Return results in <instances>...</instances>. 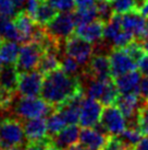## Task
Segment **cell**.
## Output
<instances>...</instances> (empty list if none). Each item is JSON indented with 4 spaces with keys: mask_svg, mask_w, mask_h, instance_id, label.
Returning a JSON list of instances; mask_svg holds the SVG:
<instances>
[{
    "mask_svg": "<svg viewBox=\"0 0 148 150\" xmlns=\"http://www.w3.org/2000/svg\"><path fill=\"white\" fill-rule=\"evenodd\" d=\"M75 34L83 38L91 43H98L103 38V30H105V23L100 21L99 19H96L94 21L89 22L87 24H83L76 26Z\"/></svg>",
    "mask_w": 148,
    "mask_h": 150,
    "instance_id": "obj_20",
    "label": "cell"
},
{
    "mask_svg": "<svg viewBox=\"0 0 148 150\" xmlns=\"http://www.w3.org/2000/svg\"><path fill=\"white\" fill-rule=\"evenodd\" d=\"M68 150H91V149H88V148H86V147H84L83 145H81V144H75V145H73V146H71Z\"/></svg>",
    "mask_w": 148,
    "mask_h": 150,
    "instance_id": "obj_43",
    "label": "cell"
},
{
    "mask_svg": "<svg viewBox=\"0 0 148 150\" xmlns=\"http://www.w3.org/2000/svg\"><path fill=\"white\" fill-rule=\"evenodd\" d=\"M64 50L68 56L74 58L81 66H83L88 64L93 57L94 46L91 42L75 34L66 40Z\"/></svg>",
    "mask_w": 148,
    "mask_h": 150,
    "instance_id": "obj_8",
    "label": "cell"
},
{
    "mask_svg": "<svg viewBox=\"0 0 148 150\" xmlns=\"http://www.w3.org/2000/svg\"><path fill=\"white\" fill-rule=\"evenodd\" d=\"M145 101L146 100H143L138 93H126V94L120 93L114 104L123 113L125 118L132 122V125H138L137 114Z\"/></svg>",
    "mask_w": 148,
    "mask_h": 150,
    "instance_id": "obj_12",
    "label": "cell"
},
{
    "mask_svg": "<svg viewBox=\"0 0 148 150\" xmlns=\"http://www.w3.org/2000/svg\"><path fill=\"white\" fill-rule=\"evenodd\" d=\"M46 121H47V129H48V136L49 137L57 135L59 132H61L64 127L68 126L64 117L62 116L60 111L57 108H54V111L50 114Z\"/></svg>",
    "mask_w": 148,
    "mask_h": 150,
    "instance_id": "obj_26",
    "label": "cell"
},
{
    "mask_svg": "<svg viewBox=\"0 0 148 150\" xmlns=\"http://www.w3.org/2000/svg\"><path fill=\"white\" fill-rule=\"evenodd\" d=\"M0 112H1V108H0Z\"/></svg>",
    "mask_w": 148,
    "mask_h": 150,
    "instance_id": "obj_50",
    "label": "cell"
},
{
    "mask_svg": "<svg viewBox=\"0 0 148 150\" xmlns=\"http://www.w3.org/2000/svg\"><path fill=\"white\" fill-rule=\"evenodd\" d=\"M80 64L75 60L74 58L70 56H64L61 59V64H60V68L66 72V75L72 76V77H77L78 72H80Z\"/></svg>",
    "mask_w": 148,
    "mask_h": 150,
    "instance_id": "obj_29",
    "label": "cell"
},
{
    "mask_svg": "<svg viewBox=\"0 0 148 150\" xmlns=\"http://www.w3.org/2000/svg\"><path fill=\"white\" fill-rule=\"evenodd\" d=\"M97 11H98V19L103 21L105 24L110 21V19L113 16V9L111 7L109 1H98L97 4Z\"/></svg>",
    "mask_w": 148,
    "mask_h": 150,
    "instance_id": "obj_31",
    "label": "cell"
},
{
    "mask_svg": "<svg viewBox=\"0 0 148 150\" xmlns=\"http://www.w3.org/2000/svg\"><path fill=\"white\" fill-rule=\"evenodd\" d=\"M40 2L41 1H39V0H26V2H25V11L33 18Z\"/></svg>",
    "mask_w": 148,
    "mask_h": 150,
    "instance_id": "obj_38",
    "label": "cell"
},
{
    "mask_svg": "<svg viewBox=\"0 0 148 150\" xmlns=\"http://www.w3.org/2000/svg\"><path fill=\"white\" fill-rule=\"evenodd\" d=\"M44 53L45 48L40 43L36 41L24 43V45L20 47L19 56L15 62L19 72H26L37 69Z\"/></svg>",
    "mask_w": 148,
    "mask_h": 150,
    "instance_id": "obj_5",
    "label": "cell"
},
{
    "mask_svg": "<svg viewBox=\"0 0 148 150\" xmlns=\"http://www.w3.org/2000/svg\"><path fill=\"white\" fill-rule=\"evenodd\" d=\"M108 137L98 128L85 127L80 133V144L91 150H103Z\"/></svg>",
    "mask_w": 148,
    "mask_h": 150,
    "instance_id": "obj_16",
    "label": "cell"
},
{
    "mask_svg": "<svg viewBox=\"0 0 148 150\" xmlns=\"http://www.w3.org/2000/svg\"><path fill=\"white\" fill-rule=\"evenodd\" d=\"M47 2L60 12H72L76 7L74 0H47Z\"/></svg>",
    "mask_w": 148,
    "mask_h": 150,
    "instance_id": "obj_34",
    "label": "cell"
},
{
    "mask_svg": "<svg viewBox=\"0 0 148 150\" xmlns=\"http://www.w3.org/2000/svg\"><path fill=\"white\" fill-rule=\"evenodd\" d=\"M86 94L88 98L99 101L103 106H107L114 104L120 92L112 79H91L86 88Z\"/></svg>",
    "mask_w": 148,
    "mask_h": 150,
    "instance_id": "obj_4",
    "label": "cell"
},
{
    "mask_svg": "<svg viewBox=\"0 0 148 150\" xmlns=\"http://www.w3.org/2000/svg\"><path fill=\"white\" fill-rule=\"evenodd\" d=\"M143 1H147V0H143Z\"/></svg>",
    "mask_w": 148,
    "mask_h": 150,
    "instance_id": "obj_49",
    "label": "cell"
},
{
    "mask_svg": "<svg viewBox=\"0 0 148 150\" xmlns=\"http://www.w3.org/2000/svg\"><path fill=\"white\" fill-rule=\"evenodd\" d=\"M2 41H3V38H1V36H0V44L2 43Z\"/></svg>",
    "mask_w": 148,
    "mask_h": 150,
    "instance_id": "obj_46",
    "label": "cell"
},
{
    "mask_svg": "<svg viewBox=\"0 0 148 150\" xmlns=\"http://www.w3.org/2000/svg\"><path fill=\"white\" fill-rule=\"evenodd\" d=\"M137 68L140 75L148 77V52L144 53V55L138 59L137 62Z\"/></svg>",
    "mask_w": 148,
    "mask_h": 150,
    "instance_id": "obj_37",
    "label": "cell"
},
{
    "mask_svg": "<svg viewBox=\"0 0 148 150\" xmlns=\"http://www.w3.org/2000/svg\"><path fill=\"white\" fill-rule=\"evenodd\" d=\"M137 124L144 136H148V101H145L137 114Z\"/></svg>",
    "mask_w": 148,
    "mask_h": 150,
    "instance_id": "obj_30",
    "label": "cell"
},
{
    "mask_svg": "<svg viewBox=\"0 0 148 150\" xmlns=\"http://www.w3.org/2000/svg\"><path fill=\"white\" fill-rule=\"evenodd\" d=\"M140 80L142 78H140V71L133 70L114 78V83L121 94L138 93Z\"/></svg>",
    "mask_w": 148,
    "mask_h": 150,
    "instance_id": "obj_21",
    "label": "cell"
},
{
    "mask_svg": "<svg viewBox=\"0 0 148 150\" xmlns=\"http://www.w3.org/2000/svg\"><path fill=\"white\" fill-rule=\"evenodd\" d=\"M123 50H125L131 57H133V58L135 59L136 62H138V59H140L145 53V50L143 48L142 43H140V40H134V41L130 43L126 47H124Z\"/></svg>",
    "mask_w": 148,
    "mask_h": 150,
    "instance_id": "obj_33",
    "label": "cell"
},
{
    "mask_svg": "<svg viewBox=\"0 0 148 150\" xmlns=\"http://www.w3.org/2000/svg\"><path fill=\"white\" fill-rule=\"evenodd\" d=\"M134 40H136V38L133 36V34L128 32V31H125V30H122V31L112 40L111 44H113V47H114V48H124V47H126L131 42H133Z\"/></svg>",
    "mask_w": 148,
    "mask_h": 150,
    "instance_id": "obj_32",
    "label": "cell"
},
{
    "mask_svg": "<svg viewBox=\"0 0 148 150\" xmlns=\"http://www.w3.org/2000/svg\"><path fill=\"white\" fill-rule=\"evenodd\" d=\"M143 133L140 129L138 125H131L128 128H125L124 132L120 136L117 137L120 138V140L123 142L124 145H126L130 148H134V147L140 142V140L143 138Z\"/></svg>",
    "mask_w": 148,
    "mask_h": 150,
    "instance_id": "obj_27",
    "label": "cell"
},
{
    "mask_svg": "<svg viewBox=\"0 0 148 150\" xmlns=\"http://www.w3.org/2000/svg\"><path fill=\"white\" fill-rule=\"evenodd\" d=\"M17 14V7L12 0H0V16L12 18Z\"/></svg>",
    "mask_w": 148,
    "mask_h": 150,
    "instance_id": "obj_35",
    "label": "cell"
},
{
    "mask_svg": "<svg viewBox=\"0 0 148 150\" xmlns=\"http://www.w3.org/2000/svg\"><path fill=\"white\" fill-rule=\"evenodd\" d=\"M98 1H106V0H98ZM107 1H108V0H107Z\"/></svg>",
    "mask_w": 148,
    "mask_h": 150,
    "instance_id": "obj_48",
    "label": "cell"
},
{
    "mask_svg": "<svg viewBox=\"0 0 148 150\" xmlns=\"http://www.w3.org/2000/svg\"><path fill=\"white\" fill-rule=\"evenodd\" d=\"M2 150H20L19 148H9V149H2Z\"/></svg>",
    "mask_w": 148,
    "mask_h": 150,
    "instance_id": "obj_45",
    "label": "cell"
},
{
    "mask_svg": "<svg viewBox=\"0 0 148 150\" xmlns=\"http://www.w3.org/2000/svg\"><path fill=\"white\" fill-rule=\"evenodd\" d=\"M80 133H81V129L76 124L68 125L57 135L52 136L51 140L54 147L59 150H68L71 146L77 144V142L80 140Z\"/></svg>",
    "mask_w": 148,
    "mask_h": 150,
    "instance_id": "obj_18",
    "label": "cell"
},
{
    "mask_svg": "<svg viewBox=\"0 0 148 150\" xmlns=\"http://www.w3.org/2000/svg\"><path fill=\"white\" fill-rule=\"evenodd\" d=\"M112 78L128 74L137 68V62L131 57L123 48H114L109 55Z\"/></svg>",
    "mask_w": 148,
    "mask_h": 150,
    "instance_id": "obj_11",
    "label": "cell"
},
{
    "mask_svg": "<svg viewBox=\"0 0 148 150\" xmlns=\"http://www.w3.org/2000/svg\"><path fill=\"white\" fill-rule=\"evenodd\" d=\"M99 125L110 136H120L126 128V118L115 104L103 108Z\"/></svg>",
    "mask_w": 148,
    "mask_h": 150,
    "instance_id": "obj_7",
    "label": "cell"
},
{
    "mask_svg": "<svg viewBox=\"0 0 148 150\" xmlns=\"http://www.w3.org/2000/svg\"><path fill=\"white\" fill-rule=\"evenodd\" d=\"M15 115L19 120H29L34 117H44L50 115L54 111V108L47 103L44 99L37 96H22L12 104Z\"/></svg>",
    "mask_w": 148,
    "mask_h": 150,
    "instance_id": "obj_2",
    "label": "cell"
},
{
    "mask_svg": "<svg viewBox=\"0 0 148 150\" xmlns=\"http://www.w3.org/2000/svg\"><path fill=\"white\" fill-rule=\"evenodd\" d=\"M57 10L49 4L46 1H41L38 8H37L36 12L34 14L33 19L35 20L38 25H41V26H45L49 23L52 19H54L56 16H57Z\"/></svg>",
    "mask_w": 148,
    "mask_h": 150,
    "instance_id": "obj_24",
    "label": "cell"
},
{
    "mask_svg": "<svg viewBox=\"0 0 148 150\" xmlns=\"http://www.w3.org/2000/svg\"><path fill=\"white\" fill-rule=\"evenodd\" d=\"M122 28L133 34L136 40H143L146 34V20L140 9L122 13Z\"/></svg>",
    "mask_w": 148,
    "mask_h": 150,
    "instance_id": "obj_13",
    "label": "cell"
},
{
    "mask_svg": "<svg viewBox=\"0 0 148 150\" xmlns=\"http://www.w3.org/2000/svg\"><path fill=\"white\" fill-rule=\"evenodd\" d=\"M75 26L73 12H60L45 25V30L50 38L61 43L73 34Z\"/></svg>",
    "mask_w": 148,
    "mask_h": 150,
    "instance_id": "obj_6",
    "label": "cell"
},
{
    "mask_svg": "<svg viewBox=\"0 0 148 150\" xmlns=\"http://www.w3.org/2000/svg\"><path fill=\"white\" fill-rule=\"evenodd\" d=\"M140 11L142 12V14H143L144 17L148 18V0L147 1H144V4L140 6Z\"/></svg>",
    "mask_w": 148,
    "mask_h": 150,
    "instance_id": "obj_42",
    "label": "cell"
},
{
    "mask_svg": "<svg viewBox=\"0 0 148 150\" xmlns=\"http://www.w3.org/2000/svg\"><path fill=\"white\" fill-rule=\"evenodd\" d=\"M24 129L19 118L0 121V150L19 148L24 145Z\"/></svg>",
    "mask_w": 148,
    "mask_h": 150,
    "instance_id": "obj_3",
    "label": "cell"
},
{
    "mask_svg": "<svg viewBox=\"0 0 148 150\" xmlns=\"http://www.w3.org/2000/svg\"><path fill=\"white\" fill-rule=\"evenodd\" d=\"M20 72L15 64L2 65L0 69V90L8 93H17Z\"/></svg>",
    "mask_w": 148,
    "mask_h": 150,
    "instance_id": "obj_19",
    "label": "cell"
},
{
    "mask_svg": "<svg viewBox=\"0 0 148 150\" xmlns=\"http://www.w3.org/2000/svg\"><path fill=\"white\" fill-rule=\"evenodd\" d=\"M133 150H148V136H145L140 140Z\"/></svg>",
    "mask_w": 148,
    "mask_h": 150,
    "instance_id": "obj_41",
    "label": "cell"
},
{
    "mask_svg": "<svg viewBox=\"0 0 148 150\" xmlns=\"http://www.w3.org/2000/svg\"><path fill=\"white\" fill-rule=\"evenodd\" d=\"M13 18H14L13 22L21 35L22 43L31 42L33 40L35 30L37 28V23L35 22V20L25 10L23 11L21 10L17 12V14Z\"/></svg>",
    "mask_w": 148,
    "mask_h": 150,
    "instance_id": "obj_17",
    "label": "cell"
},
{
    "mask_svg": "<svg viewBox=\"0 0 148 150\" xmlns=\"http://www.w3.org/2000/svg\"><path fill=\"white\" fill-rule=\"evenodd\" d=\"M103 150H133L132 148L124 145L117 136H109L107 140V144L103 148Z\"/></svg>",
    "mask_w": 148,
    "mask_h": 150,
    "instance_id": "obj_36",
    "label": "cell"
},
{
    "mask_svg": "<svg viewBox=\"0 0 148 150\" xmlns=\"http://www.w3.org/2000/svg\"><path fill=\"white\" fill-rule=\"evenodd\" d=\"M144 38H148V19L147 21H146V34H145Z\"/></svg>",
    "mask_w": 148,
    "mask_h": 150,
    "instance_id": "obj_44",
    "label": "cell"
},
{
    "mask_svg": "<svg viewBox=\"0 0 148 150\" xmlns=\"http://www.w3.org/2000/svg\"><path fill=\"white\" fill-rule=\"evenodd\" d=\"M1 67H2V64L0 63V69H1Z\"/></svg>",
    "mask_w": 148,
    "mask_h": 150,
    "instance_id": "obj_47",
    "label": "cell"
},
{
    "mask_svg": "<svg viewBox=\"0 0 148 150\" xmlns=\"http://www.w3.org/2000/svg\"><path fill=\"white\" fill-rule=\"evenodd\" d=\"M25 138L29 142H39L48 136V129H47V121L44 117H34L29 120H25L23 123Z\"/></svg>",
    "mask_w": 148,
    "mask_h": 150,
    "instance_id": "obj_15",
    "label": "cell"
},
{
    "mask_svg": "<svg viewBox=\"0 0 148 150\" xmlns=\"http://www.w3.org/2000/svg\"><path fill=\"white\" fill-rule=\"evenodd\" d=\"M82 91L81 81L77 77L66 75L59 68L45 75L40 96L56 108Z\"/></svg>",
    "mask_w": 148,
    "mask_h": 150,
    "instance_id": "obj_1",
    "label": "cell"
},
{
    "mask_svg": "<svg viewBox=\"0 0 148 150\" xmlns=\"http://www.w3.org/2000/svg\"><path fill=\"white\" fill-rule=\"evenodd\" d=\"M74 1L77 9L89 8L91 6H95V0H74Z\"/></svg>",
    "mask_w": 148,
    "mask_h": 150,
    "instance_id": "obj_40",
    "label": "cell"
},
{
    "mask_svg": "<svg viewBox=\"0 0 148 150\" xmlns=\"http://www.w3.org/2000/svg\"><path fill=\"white\" fill-rule=\"evenodd\" d=\"M74 22L76 26L83 24H87L89 22L94 21L98 19V11H97V6H91L89 8H82L77 9L73 12Z\"/></svg>",
    "mask_w": 148,
    "mask_h": 150,
    "instance_id": "obj_28",
    "label": "cell"
},
{
    "mask_svg": "<svg viewBox=\"0 0 148 150\" xmlns=\"http://www.w3.org/2000/svg\"><path fill=\"white\" fill-rule=\"evenodd\" d=\"M20 47L17 42L13 41H2L0 44V63L2 65L15 64L19 56Z\"/></svg>",
    "mask_w": 148,
    "mask_h": 150,
    "instance_id": "obj_22",
    "label": "cell"
},
{
    "mask_svg": "<svg viewBox=\"0 0 148 150\" xmlns=\"http://www.w3.org/2000/svg\"><path fill=\"white\" fill-rule=\"evenodd\" d=\"M45 75L38 69L26 72H20L17 91L21 96H38L41 93V88Z\"/></svg>",
    "mask_w": 148,
    "mask_h": 150,
    "instance_id": "obj_9",
    "label": "cell"
},
{
    "mask_svg": "<svg viewBox=\"0 0 148 150\" xmlns=\"http://www.w3.org/2000/svg\"><path fill=\"white\" fill-rule=\"evenodd\" d=\"M103 105L99 101L86 98L83 99L80 108V120L78 124L81 127H96L100 123Z\"/></svg>",
    "mask_w": 148,
    "mask_h": 150,
    "instance_id": "obj_10",
    "label": "cell"
},
{
    "mask_svg": "<svg viewBox=\"0 0 148 150\" xmlns=\"http://www.w3.org/2000/svg\"><path fill=\"white\" fill-rule=\"evenodd\" d=\"M123 30L122 28V14L113 13L110 21L105 24L103 30V38L108 42H112V40Z\"/></svg>",
    "mask_w": 148,
    "mask_h": 150,
    "instance_id": "obj_25",
    "label": "cell"
},
{
    "mask_svg": "<svg viewBox=\"0 0 148 150\" xmlns=\"http://www.w3.org/2000/svg\"><path fill=\"white\" fill-rule=\"evenodd\" d=\"M0 36L7 41L22 43L21 35L13 20L3 16H0Z\"/></svg>",
    "mask_w": 148,
    "mask_h": 150,
    "instance_id": "obj_23",
    "label": "cell"
},
{
    "mask_svg": "<svg viewBox=\"0 0 148 150\" xmlns=\"http://www.w3.org/2000/svg\"><path fill=\"white\" fill-rule=\"evenodd\" d=\"M138 94L143 100H148V77L140 80L138 87Z\"/></svg>",
    "mask_w": 148,
    "mask_h": 150,
    "instance_id": "obj_39",
    "label": "cell"
},
{
    "mask_svg": "<svg viewBox=\"0 0 148 150\" xmlns=\"http://www.w3.org/2000/svg\"><path fill=\"white\" fill-rule=\"evenodd\" d=\"M85 76L89 77L91 79L98 80H109L113 79L111 75L110 60L109 56L105 54H97L93 56L88 62Z\"/></svg>",
    "mask_w": 148,
    "mask_h": 150,
    "instance_id": "obj_14",
    "label": "cell"
}]
</instances>
